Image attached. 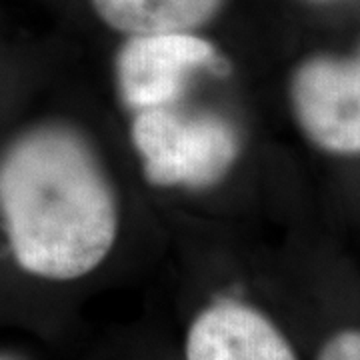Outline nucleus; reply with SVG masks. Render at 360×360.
Segmentation results:
<instances>
[{"label": "nucleus", "mask_w": 360, "mask_h": 360, "mask_svg": "<svg viewBox=\"0 0 360 360\" xmlns=\"http://www.w3.org/2000/svg\"><path fill=\"white\" fill-rule=\"evenodd\" d=\"M0 220L14 260L44 281H77L103 264L120 229L103 158L77 127L51 120L0 153Z\"/></svg>", "instance_id": "1"}, {"label": "nucleus", "mask_w": 360, "mask_h": 360, "mask_svg": "<svg viewBox=\"0 0 360 360\" xmlns=\"http://www.w3.org/2000/svg\"><path fill=\"white\" fill-rule=\"evenodd\" d=\"M130 141L146 180L160 188H210L229 176L240 155V136L229 118L176 104L134 112Z\"/></svg>", "instance_id": "2"}, {"label": "nucleus", "mask_w": 360, "mask_h": 360, "mask_svg": "<svg viewBox=\"0 0 360 360\" xmlns=\"http://www.w3.org/2000/svg\"><path fill=\"white\" fill-rule=\"evenodd\" d=\"M200 70L224 75L229 63L214 42L196 32L129 37L116 54V89L134 112L170 106Z\"/></svg>", "instance_id": "3"}, {"label": "nucleus", "mask_w": 360, "mask_h": 360, "mask_svg": "<svg viewBox=\"0 0 360 360\" xmlns=\"http://www.w3.org/2000/svg\"><path fill=\"white\" fill-rule=\"evenodd\" d=\"M290 106L314 146L330 155H360V54L300 63L290 80Z\"/></svg>", "instance_id": "4"}, {"label": "nucleus", "mask_w": 360, "mask_h": 360, "mask_svg": "<svg viewBox=\"0 0 360 360\" xmlns=\"http://www.w3.org/2000/svg\"><path fill=\"white\" fill-rule=\"evenodd\" d=\"M186 360H298L284 335L250 304L220 300L196 314Z\"/></svg>", "instance_id": "5"}, {"label": "nucleus", "mask_w": 360, "mask_h": 360, "mask_svg": "<svg viewBox=\"0 0 360 360\" xmlns=\"http://www.w3.org/2000/svg\"><path fill=\"white\" fill-rule=\"evenodd\" d=\"M108 28L127 37L196 32L222 11L226 0H90Z\"/></svg>", "instance_id": "6"}, {"label": "nucleus", "mask_w": 360, "mask_h": 360, "mask_svg": "<svg viewBox=\"0 0 360 360\" xmlns=\"http://www.w3.org/2000/svg\"><path fill=\"white\" fill-rule=\"evenodd\" d=\"M319 360H360V330H342L328 338Z\"/></svg>", "instance_id": "7"}]
</instances>
